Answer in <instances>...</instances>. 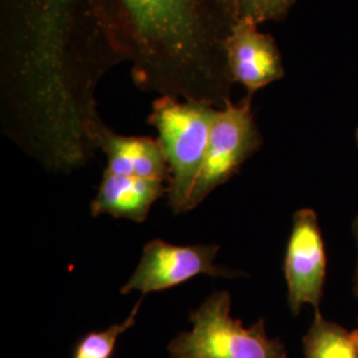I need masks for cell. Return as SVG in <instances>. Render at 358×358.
<instances>
[{"label": "cell", "instance_id": "cell-1", "mask_svg": "<svg viewBox=\"0 0 358 358\" xmlns=\"http://www.w3.org/2000/svg\"><path fill=\"white\" fill-rule=\"evenodd\" d=\"M235 22L230 0H0L3 130L47 169L75 164L96 88L124 62L142 90L220 109Z\"/></svg>", "mask_w": 358, "mask_h": 358}, {"label": "cell", "instance_id": "cell-2", "mask_svg": "<svg viewBox=\"0 0 358 358\" xmlns=\"http://www.w3.org/2000/svg\"><path fill=\"white\" fill-rule=\"evenodd\" d=\"M217 109L207 103L159 96L148 115V124L157 129L158 142L166 158L170 173L166 198L176 215L187 213V202L205 161Z\"/></svg>", "mask_w": 358, "mask_h": 358}, {"label": "cell", "instance_id": "cell-3", "mask_svg": "<svg viewBox=\"0 0 358 358\" xmlns=\"http://www.w3.org/2000/svg\"><path fill=\"white\" fill-rule=\"evenodd\" d=\"M230 292L215 291L190 312L192 328L167 345L170 358H288L279 338H269L264 319L245 328L231 316Z\"/></svg>", "mask_w": 358, "mask_h": 358}, {"label": "cell", "instance_id": "cell-4", "mask_svg": "<svg viewBox=\"0 0 358 358\" xmlns=\"http://www.w3.org/2000/svg\"><path fill=\"white\" fill-rule=\"evenodd\" d=\"M251 103L252 96L247 94L241 103L229 101L215 110L205 161L194 183L187 213L238 174L244 162L260 149L263 137L256 125Z\"/></svg>", "mask_w": 358, "mask_h": 358}, {"label": "cell", "instance_id": "cell-5", "mask_svg": "<svg viewBox=\"0 0 358 358\" xmlns=\"http://www.w3.org/2000/svg\"><path fill=\"white\" fill-rule=\"evenodd\" d=\"M219 244L178 245L153 239L143 245L141 259L120 294L140 291L142 297L152 292L166 291L189 282L199 275L232 279L244 275L238 269H229L214 263Z\"/></svg>", "mask_w": 358, "mask_h": 358}, {"label": "cell", "instance_id": "cell-6", "mask_svg": "<svg viewBox=\"0 0 358 358\" xmlns=\"http://www.w3.org/2000/svg\"><path fill=\"white\" fill-rule=\"evenodd\" d=\"M282 272L291 313L299 316L306 304L320 310L327 279V252L319 217L312 208H301L294 214Z\"/></svg>", "mask_w": 358, "mask_h": 358}, {"label": "cell", "instance_id": "cell-7", "mask_svg": "<svg viewBox=\"0 0 358 358\" xmlns=\"http://www.w3.org/2000/svg\"><path fill=\"white\" fill-rule=\"evenodd\" d=\"M259 26L251 19H238L224 44L232 80L242 84L250 96L285 75L275 38Z\"/></svg>", "mask_w": 358, "mask_h": 358}, {"label": "cell", "instance_id": "cell-8", "mask_svg": "<svg viewBox=\"0 0 358 358\" xmlns=\"http://www.w3.org/2000/svg\"><path fill=\"white\" fill-rule=\"evenodd\" d=\"M93 140L108 158V171L169 183V166L158 140L117 134L103 120L94 128Z\"/></svg>", "mask_w": 358, "mask_h": 358}, {"label": "cell", "instance_id": "cell-9", "mask_svg": "<svg viewBox=\"0 0 358 358\" xmlns=\"http://www.w3.org/2000/svg\"><path fill=\"white\" fill-rule=\"evenodd\" d=\"M166 190L165 182L120 176L105 169L97 194L90 202V214L143 223L152 206L166 196Z\"/></svg>", "mask_w": 358, "mask_h": 358}, {"label": "cell", "instance_id": "cell-10", "mask_svg": "<svg viewBox=\"0 0 358 358\" xmlns=\"http://www.w3.org/2000/svg\"><path fill=\"white\" fill-rule=\"evenodd\" d=\"M303 350L306 358H358V331H349L315 310L303 337Z\"/></svg>", "mask_w": 358, "mask_h": 358}, {"label": "cell", "instance_id": "cell-11", "mask_svg": "<svg viewBox=\"0 0 358 358\" xmlns=\"http://www.w3.org/2000/svg\"><path fill=\"white\" fill-rule=\"evenodd\" d=\"M143 300L145 297L141 296L125 320L113 324L103 331L87 333L81 337L73 349L72 358H112L118 338L136 325Z\"/></svg>", "mask_w": 358, "mask_h": 358}, {"label": "cell", "instance_id": "cell-12", "mask_svg": "<svg viewBox=\"0 0 358 358\" xmlns=\"http://www.w3.org/2000/svg\"><path fill=\"white\" fill-rule=\"evenodd\" d=\"M296 0H234L235 17L251 19L257 24L282 22L289 13Z\"/></svg>", "mask_w": 358, "mask_h": 358}, {"label": "cell", "instance_id": "cell-13", "mask_svg": "<svg viewBox=\"0 0 358 358\" xmlns=\"http://www.w3.org/2000/svg\"><path fill=\"white\" fill-rule=\"evenodd\" d=\"M352 230H353V235H355L356 244H357V264H356V271H355V276H353V294L358 300V214L353 220Z\"/></svg>", "mask_w": 358, "mask_h": 358}, {"label": "cell", "instance_id": "cell-14", "mask_svg": "<svg viewBox=\"0 0 358 358\" xmlns=\"http://www.w3.org/2000/svg\"><path fill=\"white\" fill-rule=\"evenodd\" d=\"M231 6H232V10H234V0H230ZM234 15H235V11H234Z\"/></svg>", "mask_w": 358, "mask_h": 358}, {"label": "cell", "instance_id": "cell-15", "mask_svg": "<svg viewBox=\"0 0 358 358\" xmlns=\"http://www.w3.org/2000/svg\"><path fill=\"white\" fill-rule=\"evenodd\" d=\"M356 141H357V145H358V128H357V130H356Z\"/></svg>", "mask_w": 358, "mask_h": 358}]
</instances>
